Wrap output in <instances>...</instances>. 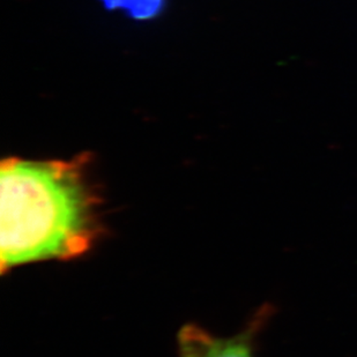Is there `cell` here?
<instances>
[{"mask_svg": "<svg viewBox=\"0 0 357 357\" xmlns=\"http://www.w3.org/2000/svg\"><path fill=\"white\" fill-rule=\"evenodd\" d=\"M179 357H198L192 348L178 341Z\"/></svg>", "mask_w": 357, "mask_h": 357, "instance_id": "obj_4", "label": "cell"}, {"mask_svg": "<svg viewBox=\"0 0 357 357\" xmlns=\"http://www.w3.org/2000/svg\"><path fill=\"white\" fill-rule=\"evenodd\" d=\"M273 312L271 305H264L242 332L230 337H215L196 324H186L179 331L178 341L198 357H253V342Z\"/></svg>", "mask_w": 357, "mask_h": 357, "instance_id": "obj_2", "label": "cell"}, {"mask_svg": "<svg viewBox=\"0 0 357 357\" xmlns=\"http://www.w3.org/2000/svg\"><path fill=\"white\" fill-rule=\"evenodd\" d=\"M110 10H121L135 20H151L165 10V0H100Z\"/></svg>", "mask_w": 357, "mask_h": 357, "instance_id": "obj_3", "label": "cell"}, {"mask_svg": "<svg viewBox=\"0 0 357 357\" xmlns=\"http://www.w3.org/2000/svg\"><path fill=\"white\" fill-rule=\"evenodd\" d=\"M86 156L8 158L0 167V271L84 256L103 233Z\"/></svg>", "mask_w": 357, "mask_h": 357, "instance_id": "obj_1", "label": "cell"}]
</instances>
